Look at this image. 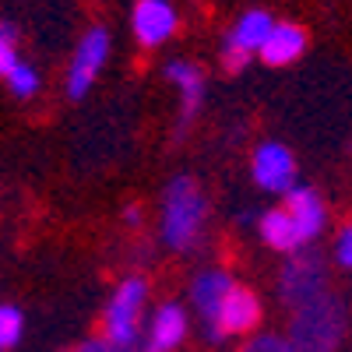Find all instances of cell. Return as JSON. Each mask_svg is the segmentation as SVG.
I'll return each mask as SVG.
<instances>
[{"label":"cell","mask_w":352,"mask_h":352,"mask_svg":"<svg viewBox=\"0 0 352 352\" xmlns=\"http://www.w3.org/2000/svg\"><path fill=\"white\" fill-rule=\"evenodd\" d=\"M204 215H208V201H204L197 180L187 173L173 176L162 187V204H159V236L169 250L187 254L197 247L204 232Z\"/></svg>","instance_id":"6da1fadb"},{"label":"cell","mask_w":352,"mask_h":352,"mask_svg":"<svg viewBox=\"0 0 352 352\" xmlns=\"http://www.w3.org/2000/svg\"><path fill=\"white\" fill-rule=\"evenodd\" d=\"M349 331V314L345 303L331 292H324L320 300L292 310L289 317V342L300 352H335Z\"/></svg>","instance_id":"7a4b0ae2"},{"label":"cell","mask_w":352,"mask_h":352,"mask_svg":"<svg viewBox=\"0 0 352 352\" xmlns=\"http://www.w3.org/2000/svg\"><path fill=\"white\" fill-rule=\"evenodd\" d=\"M144 307H148V282L138 278V275L124 278L109 296L106 310H102V338L120 345V349H134L141 342Z\"/></svg>","instance_id":"3957f363"},{"label":"cell","mask_w":352,"mask_h":352,"mask_svg":"<svg viewBox=\"0 0 352 352\" xmlns=\"http://www.w3.org/2000/svg\"><path fill=\"white\" fill-rule=\"evenodd\" d=\"M328 292V264L314 250H300L285 257L278 268V296L289 310H300Z\"/></svg>","instance_id":"277c9868"},{"label":"cell","mask_w":352,"mask_h":352,"mask_svg":"<svg viewBox=\"0 0 352 352\" xmlns=\"http://www.w3.org/2000/svg\"><path fill=\"white\" fill-rule=\"evenodd\" d=\"M232 289H236V282H232L222 268H204L190 282V307H194L201 328H204V338H208L212 345H222L226 342L219 320H222V307H226Z\"/></svg>","instance_id":"5b68a950"},{"label":"cell","mask_w":352,"mask_h":352,"mask_svg":"<svg viewBox=\"0 0 352 352\" xmlns=\"http://www.w3.org/2000/svg\"><path fill=\"white\" fill-rule=\"evenodd\" d=\"M275 25L278 21L268 11H261V8L243 11L236 21H232L226 39H222V60H226V67L229 71L247 67V60H250L254 53H261V46L268 43V36L275 32Z\"/></svg>","instance_id":"8992f818"},{"label":"cell","mask_w":352,"mask_h":352,"mask_svg":"<svg viewBox=\"0 0 352 352\" xmlns=\"http://www.w3.org/2000/svg\"><path fill=\"white\" fill-rule=\"evenodd\" d=\"M109 50H113V39H109V32H106L102 25L88 28V32L78 39L74 56H71V64H67V96L71 99H81L88 88L96 85L99 71L109 60Z\"/></svg>","instance_id":"52a82bcc"},{"label":"cell","mask_w":352,"mask_h":352,"mask_svg":"<svg viewBox=\"0 0 352 352\" xmlns=\"http://www.w3.org/2000/svg\"><path fill=\"white\" fill-rule=\"evenodd\" d=\"M250 176L261 190L268 194H289L296 187V159L282 141H264L250 159Z\"/></svg>","instance_id":"ba28073f"},{"label":"cell","mask_w":352,"mask_h":352,"mask_svg":"<svg viewBox=\"0 0 352 352\" xmlns=\"http://www.w3.org/2000/svg\"><path fill=\"white\" fill-rule=\"evenodd\" d=\"M176 25H180V18L169 0H138L131 11V32L144 50L169 43L176 36Z\"/></svg>","instance_id":"9c48e42d"},{"label":"cell","mask_w":352,"mask_h":352,"mask_svg":"<svg viewBox=\"0 0 352 352\" xmlns=\"http://www.w3.org/2000/svg\"><path fill=\"white\" fill-rule=\"evenodd\" d=\"M190 320L180 303H162L148 317V331H144V349L141 352H176L187 338Z\"/></svg>","instance_id":"30bf717a"},{"label":"cell","mask_w":352,"mask_h":352,"mask_svg":"<svg viewBox=\"0 0 352 352\" xmlns=\"http://www.w3.org/2000/svg\"><path fill=\"white\" fill-rule=\"evenodd\" d=\"M162 74H166V81L169 85H176V92H180V131L197 116V109H201V99H204V74H201V67H194L190 60H169L166 67H162Z\"/></svg>","instance_id":"8fae6325"},{"label":"cell","mask_w":352,"mask_h":352,"mask_svg":"<svg viewBox=\"0 0 352 352\" xmlns=\"http://www.w3.org/2000/svg\"><path fill=\"white\" fill-rule=\"evenodd\" d=\"M285 208H289L292 219H296V226H300V232H303L307 243H314L320 232H324V226H328V208H324V201H320V194H317L314 187H292V190L285 194Z\"/></svg>","instance_id":"7c38bea8"},{"label":"cell","mask_w":352,"mask_h":352,"mask_svg":"<svg viewBox=\"0 0 352 352\" xmlns=\"http://www.w3.org/2000/svg\"><path fill=\"white\" fill-rule=\"evenodd\" d=\"M257 232H261V240L268 243L275 254H300L307 247L303 232H300L296 219L289 215L285 204H282V208H268V212H264L261 222H257Z\"/></svg>","instance_id":"4fadbf2b"},{"label":"cell","mask_w":352,"mask_h":352,"mask_svg":"<svg viewBox=\"0 0 352 352\" xmlns=\"http://www.w3.org/2000/svg\"><path fill=\"white\" fill-rule=\"evenodd\" d=\"M257 324H261V300L254 296L250 289L236 285L229 292L226 307H222V320H219L222 335L226 338H232V335H254Z\"/></svg>","instance_id":"5bb4252c"},{"label":"cell","mask_w":352,"mask_h":352,"mask_svg":"<svg viewBox=\"0 0 352 352\" xmlns=\"http://www.w3.org/2000/svg\"><path fill=\"white\" fill-rule=\"evenodd\" d=\"M307 50V32L296 25V21H278L275 32L268 36V43L261 46V60L268 67H289L292 60H300Z\"/></svg>","instance_id":"9a60e30c"},{"label":"cell","mask_w":352,"mask_h":352,"mask_svg":"<svg viewBox=\"0 0 352 352\" xmlns=\"http://www.w3.org/2000/svg\"><path fill=\"white\" fill-rule=\"evenodd\" d=\"M21 331H25V314L14 303H4L0 307V349L11 352L21 342Z\"/></svg>","instance_id":"2e32d148"},{"label":"cell","mask_w":352,"mask_h":352,"mask_svg":"<svg viewBox=\"0 0 352 352\" xmlns=\"http://www.w3.org/2000/svg\"><path fill=\"white\" fill-rule=\"evenodd\" d=\"M8 88H11V92L18 96V99H32V96H39V88H43V81H39V71L32 67V64H28V60H21L8 78Z\"/></svg>","instance_id":"e0dca14e"},{"label":"cell","mask_w":352,"mask_h":352,"mask_svg":"<svg viewBox=\"0 0 352 352\" xmlns=\"http://www.w3.org/2000/svg\"><path fill=\"white\" fill-rule=\"evenodd\" d=\"M18 64H21V56H18V43H14V28L4 25L0 28V74L8 78Z\"/></svg>","instance_id":"ac0fdd59"},{"label":"cell","mask_w":352,"mask_h":352,"mask_svg":"<svg viewBox=\"0 0 352 352\" xmlns=\"http://www.w3.org/2000/svg\"><path fill=\"white\" fill-rule=\"evenodd\" d=\"M240 352H300V349L292 345L289 338H282V335H257V338H250Z\"/></svg>","instance_id":"d6986e66"},{"label":"cell","mask_w":352,"mask_h":352,"mask_svg":"<svg viewBox=\"0 0 352 352\" xmlns=\"http://www.w3.org/2000/svg\"><path fill=\"white\" fill-rule=\"evenodd\" d=\"M335 261L342 264L345 272H352V222L338 229V236H335Z\"/></svg>","instance_id":"ffe728a7"},{"label":"cell","mask_w":352,"mask_h":352,"mask_svg":"<svg viewBox=\"0 0 352 352\" xmlns=\"http://www.w3.org/2000/svg\"><path fill=\"white\" fill-rule=\"evenodd\" d=\"M71 352H134V349H120V345H113V342H106V338H88V342H81V345L71 349Z\"/></svg>","instance_id":"44dd1931"},{"label":"cell","mask_w":352,"mask_h":352,"mask_svg":"<svg viewBox=\"0 0 352 352\" xmlns=\"http://www.w3.org/2000/svg\"><path fill=\"white\" fill-rule=\"evenodd\" d=\"M124 222L127 226H141V208H134V204H131V208L124 212Z\"/></svg>","instance_id":"7402d4cb"}]
</instances>
